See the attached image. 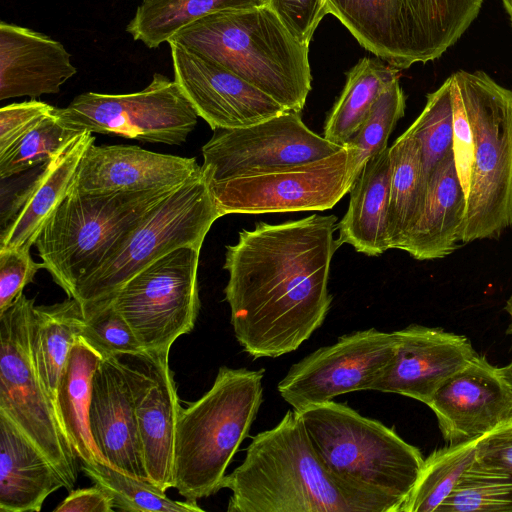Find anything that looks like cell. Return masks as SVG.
<instances>
[{
  "label": "cell",
  "mask_w": 512,
  "mask_h": 512,
  "mask_svg": "<svg viewBox=\"0 0 512 512\" xmlns=\"http://www.w3.org/2000/svg\"><path fill=\"white\" fill-rule=\"evenodd\" d=\"M335 215L280 224L257 222L226 246L224 288L238 343L254 359L293 352L323 324L332 303L328 279L341 246Z\"/></svg>",
  "instance_id": "obj_1"
},
{
  "label": "cell",
  "mask_w": 512,
  "mask_h": 512,
  "mask_svg": "<svg viewBox=\"0 0 512 512\" xmlns=\"http://www.w3.org/2000/svg\"><path fill=\"white\" fill-rule=\"evenodd\" d=\"M228 512H399L396 501L345 485L324 465L298 413L258 433L243 462L224 476Z\"/></svg>",
  "instance_id": "obj_2"
},
{
  "label": "cell",
  "mask_w": 512,
  "mask_h": 512,
  "mask_svg": "<svg viewBox=\"0 0 512 512\" xmlns=\"http://www.w3.org/2000/svg\"><path fill=\"white\" fill-rule=\"evenodd\" d=\"M169 42L219 64L286 110L301 112L311 90L309 45L260 5L204 16Z\"/></svg>",
  "instance_id": "obj_3"
},
{
  "label": "cell",
  "mask_w": 512,
  "mask_h": 512,
  "mask_svg": "<svg viewBox=\"0 0 512 512\" xmlns=\"http://www.w3.org/2000/svg\"><path fill=\"white\" fill-rule=\"evenodd\" d=\"M265 370L221 366L211 388L182 408L174 447V488L188 502L221 489L226 469L262 403Z\"/></svg>",
  "instance_id": "obj_4"
},
{
  "label": "cell",
  "mask_w": 512,
  "mask_h": 512,
  "mask_svg": "<svg viewBox=\"0 0 512 512\" xmlns=\"http://www.w3.org/2000/svg\"><path fill=\"white\" fill-rule=\"evenodd\" d=\"M295 411L333 476L401 507L423 466L418 448L383 423L333 400Z\"/></svg>",
  "instance_id": "obj_5"
},
{
  "label": "cell",
  "mask_w": 512,
  "mask_h": 512,
  "mask_svg": "<svg viewBox=\"0 0 512 512\" xmlns=\"http://www.w3.org/2000/svg\"><path fill=\"white\" fill-rule=\"evenodd\" d=\"M178 187L96 195L68 193L35 242L45 269L73 298L78 284L104 264Z\"/></svg>",
  "instance_id": "obj_6"
},
{
  "label": "cell",
  "mask_w": 512,
  "mask_h": 512,
  "mask_svg": "<svg viewBox=\"0 0 512 512\" xmlns=\"http://www.w3.org/2000/svg\"><path fill=\"white\" fill-rule=\"evenodd\" d=\"M465 105L473 150L461 243L493 239L512 225V90L483 71L451 75Z\"/></svg>",
  "instance_id": "obj_7"
},
{
  "label": "cell",
  "mask_w": 512,
  "mask_h": 512,
  "mask_svg": "<svg viewBox=\"0 0 512 512\" xmlns=\"http://www.w3.org/2000/svg\"><path fill=\"white\" fill-rule=\"evenodd\" d=\"M483 0H326L357 42L397 69L439 58L480 12Z\"/></svg>",
  "instance_id": "obj_8"
},
{
  "label": "cell",
  "mask_w": 512,
  "mask_h": 512,
  "mask_svg": "<svg viewBox=\"0 0 512 512\" xmlns=\"http://www.w3.org/2000/svg\"><path fill=\"white\" fill-rule=\"evenodd\" d=\"M220 217L202 173L161 201L106 262L78 284L73 298L82 305L108 300L130 278L171 251L185 246L201 250Z\"/></svg>",
  "instance_id": "obj_9"
},
{
  "label": "cell",
  "mask_w": 512,
  "mask_h": 512,
  "mask_svg": "<svg viewBox=\"0 0 512 512\" xmlns=\"http://www.w3.org/2000/svg\"><path fill=\"white\" fill-rule=\"evenodd\" d=\"M34 306V299L22 293L0 313V411L46 455L70 491L78 477V457L35 368L31 346Z\"/></svg>",
  "instance_id": "obj_10"
},
{
  "label": "cell",
  "mask_w": 512,
  "mask_h": 512,
  "mask_svg": "<svg viewBox=\"0 0 512 512\" xmlns=\"http://www.w3.org/2000/svg\"><path fill=\"white\" fill-rule=\"evenodd\" d=\"M54 115L77 132L116 135L149 143L180 145L198 115L175 80L155 73L141 91L128 94L86 92Z\"/></svg>",
  "instance_id": "obj_11"
},
{
  "label": "cell",
  "mask_w": 512,
  "mask_h": 512,
  "mask_svg": "<svg viewBox=\"0 0 512 512\" xmlns=\"http://www.w3.org/2000/svg\"><path fill=\"white\" fill-rule=\"evenodd\" d=\"M200 249L180 247L130 278L110 298L147 352H170L190 333L200 310Z\"/></svg>",
  "instance_id": "obj_12"
},
{
  "label": "cell",
  "mask_w": 512,
  "mask_h": 512,
  "mask_svg": "<svg viewBox=\"0 0 512 512\" xmlns=\"http://www.w3.org/2000/svg\"><path fill=\"white\" fill-rule=\"evenodd\" d=\"M342 148L309 129L300 112L285 111L251 126L214 130L202 147L201 167L212 183L307 164Z\"/></svg>",
  "instance_id": "obj_13"
},
{
  "label": "cell",
  "mask_w": 512,
  "mask_h": 512,
  "mask_svg": "<svg viewBox=\"0 0 512 512\" xmlns=\"http://www.w3.org/2000/svg\"><path fill=\"white\" fill-rule=\"evenodd\" d=\"M207 184L224 216L328 210L350 191L353 180L343 147L307 164Z\"/></svg>",
  "instance_id": "obj_14"
},
{
  "label": "cell",
  "mask_w": 512,
  "mask_h": 512,
  "mask_svg": "<svg viewBox=\"0 0 512 512\" xmlns=\"http://www.w3.org/2000/svg\"><path fill=\"white\" fill-rule=\"evenodd\" d=\"M395 350L394 331L369 328L343 335L292 365L277 390L294 410L331 401L338 395L370 390Z\"/></svg>",
  "instance_id": "obj_15"
},
{
  "label": "cell",
  "mask_w": 512,
  "mask_h": 512,
  "mask_svg": "<svg viewBox=\"0 0 512 512\" xmlns=\"http://www.w3.org/2000/svg\"><path fill=\"white\" fill-rule=\"evenodd\" d=\"M168 44L174 80L213 131L251 126L289 111L219 64L175 42Z\"/></svg>",
  "instance_id": "obj_16"
},
{
  "label": "cell",
  "mask_w": 512,
  "mask_h": 512,
  "mask_svg": "<svg viewBox=\"0 0 512 512\" xmlns=\"http://www.w3.org/2000/svg\"><path fill=\"white\" fill-rule=\"evenodd\" d=\"M448 445L480 438L512 420V385L476 355L449 377L427 405Z\"/></svg>",
  "instance_id": "obj_17"
},
{
  "label": "cell",
  "mask_w": 512,
  "mask_h": 512,
  "mask_svg": "<svg viewBox=\"0 0 512 512\" xmlns=\"http://www.w3.org/2000/svg\"><path fill=\"white\" fill-rule=\"evenodd\" d=\"M125 361L131 379L138 433L148 480L174 488V447L182 407L169 352H146Z\"/></svg>",
  "instance_id": "obj_18"
},
{
  "label": "cell",
  "mask_w": 512,
  "mask_h": 512,
  "mask_svg": "<svg viewBox=\"0 0 512 512\" xmlns=\"http://www.w3.org/2000/svg\"><path fill=\"white\" fill-rule=\"evenodd\" d=\"M394 332V357L370 390L428 405L436 390L477 355L468 338L441 328L413 324Z\"/></svg>",
  "instance_id": "obj_19"
},
{
  "label": "cell",
  "mask_w": 512,
  "mask_h": 512,
  "mask_svg": "<svg viewBox=\"0 0 512 512\" xmlns=\"http://www.w3.org/2000/svg\"><path fill=\"white\" fill-rule=\"evenodd\" d=\"M202 174L195 158L152 152L134 145L92 144L69 193L110 194L175 188Z\"/></svg>",
  "instance_id": "obj_20"
},
{
  "label": "cell",
  "mask_w": 512,
  "mask_h": 512,
  "mask_svg": "<svg viewBox=\"0 0 512 512\" xmlns=\"http://www.w3.org/2000/svg\"><path fill=\"white\" fill-rule=\"evenodd\" d=\"M88 423L94 445L105 462L134 477L148 480L132 383L122 357L104 356L101 359L93 375Z\"/></svg>",
  "instance_id": "obj_21"
},
{
  "label": "cell",
  "mask_w": 512,
  "mask_h": 512,
  "mask_svg": "<svg viewBox=\"0 0 512 512\" xmlns=\"http://www.w3.org/2000/svg\"><path fill=\"white\" fill-rule=\"evenodd\" d=\"M76 72L70 53L59 41L26 27L0 23V100L56 94Z\"/></svg>",
  "instance_id": "obj_22"
},
{
  "label": "cell",
  "mask_w": 512,
  "mask_h": 512,
  "mask_svg": "<svg viewBox=\"0 0 512 512\" xmlns=\"http://www.w3.org/2000/svg\"><path fill=\"white\" fill-rule=\"evenodd\" d=\"M90 132H82L57 156L12 205L2 228L0 250H30L45 223L70 191L80 161L94 144Z\"/></svg>",
  "instance_id": "obj_23"
},
{
  "label": "cell",
  "mask_w": 512,
  "mask_h": 512,
  "mask_svg": "<svg viewBox=\"0 0 512 512\" xmlns=\"http://www.w3.org/2000/svg\"><path fill=\"white\" fill-rule=\"evenodd\" d=\"M466 197L453 154L430 173L423 205L399 249L416 260H435L452 254L461 245Z\"/></svg>",
  "instance_id": "obj_24"
},
{
  "label": "cell",
  "mask_w": 512,
  "mask_h": 512,
  "mask_svg": "<svg viewBox=\"0 0 512 512\" xmlns=\"http://www.w3.org/2000/svg\"><path fill=\"white\" fill-rule=\"evenodd\" d=\"M65 483L46 455L0 411V511L39 512Z\"/></svg>",
  "instance_id": "obj_25"
},
{
  "label": "cell",
  "mask_w": 512,
  "mask_h": 512,
  "mask_svg": "<svg viewBox=\"0 0 512 512\" xmlns=\"http://www.w3.org/2000/svg\"><path fill=\"white\" fill-rule=\"evenodd\" d=\"M389 147L369 159L350 188L348 209L337 223L340 245L378 256L389 248L387 213L390 190Z\"/></svg>",
  "instance_id": "obj_26"
},
{
  "label": "cell",
  "mask_w": 512,
  "mask_h": 512,
  "mask_svg": "<svg viewBox=\"0 0 512 512\" xmlns=\"http://www.w3.org/2000/svg\"><path fill=\"white\" fill-rule=\"evenodd\" d=\"M103 355L80 336L61 374L55 401L59 424L76 456L83 462L104 461L89 429L88 410L93 375Z\"/></svg>",
  "instance_id": "obj_27"
},
{
  "label": "cell",
  "mask_w": 512,
  "mask_h": 512,
  "mask_svg": "<svg viewBox=\"0 0 512 512\" xmlns=\"http://www.w3.org/2000/svg\"><path fill=\"white\" fill-rule=\"evenodd\" d=\"M83 308L75 298L34 306L31 317L33 360L54 407L61 374L70 350L80 336Z\"/></svg>",
  "instance_id": "obj_28"
},
{
  "label": "cell",
  "mask_w": 512,
  "mask_h": 512,
  "mask_svg": "<svg viewBox=\"0 0 512 512\" xmlns=\"http://www.w3.org/2000/svg\"><path fill=\"white\" fill-rule=\"evenodd\" d=\"M399 69L379 58H362L347 73L343 90L327 115L324 137L344 147L357 133L378 97L396 80Z\"/></svg>",
  "instance_id": "obj_29"
},
{
  "label": "cell",
  "mask_w": 512,
  "mask_h": 512,
  "mask_svg": "<svg viewBox=\"0 0 512 512\" xmlns=\"http://www.w3.org/2000/svg\"><path fill=\"white\" fill-rule=\"evenodd\" d=\"M390 190L387 213L389 248L399 249L423 205L427 180L418 142L404 132L389 147Z\"/></svg>",
  "instance_id": "obj_30"
},
{
  "label": "cell",
  "mask_w": 512,
  "mask_h": 512,
  "mask_svg": "<svg viewBox=\"0 0 512 512\" xmlns=\"http://www.w3.org/2000/svg\"><path fill=\"white\" fill-rule=\"evenodd\" d=\"M260 5L262 0H142L126 31L134 40L157 48L204 16Z\"/></svg>",
  "instance_id": "obj_31"
},
{
  "label": "cell",
  "mask_w": 512,
  "mask_h": 512,
  "mask_svg": "<svg viewBox=\"0 0 512 512\" xmlns=\"http://www.w3.org/2000/svg\"><path fill=\"white\" fill-rule=\"evenodd\" d=\"M480 438L434 450L424 459L419 476L399 512H436L476 460Z\"/></svg>",
  "instance_id": "obj_32"
},
{
  "label": "cell",
  "mask_w": 512,
  "mask_h": 512,
  "mask_svg": "<svg viewBox=\"0 0 512 512\" xmlns=\"http://www.w3.org/2000/svg\"><path fill=\"white\" fill-rule=\"evenodd\" d=\"M81 470L112 498L115 510L126 512H202L197 502L175 501L148 480L127 474L105 461L83 462Z\"/></svg>",
  "instance_id": "obj_33"
},
{
  "label": "cell",
  "mask_w": 512,
  "mask_h": 512,
  "mask_svg": "<svg viewBox=\"0 0 512 512\" xmlns=\"http://www.w3.org/2000/svg\"><path fill=\"white\" fill-rule=\"evenodd\" d=\"M512 512V476L475 460L436 512Z\"/></svg>",
  "instance_id": "obj_34"
},
{
  "label": "cell",
  "mask_w": 512,
  "mask_h": 512,
  "mask_svg": "<svg viewBox=\"0 0 512 512\" xmlns=\"http://www.w3.org/2000/svg\"><path fill=\"white\" fill-rule=\"evenodd\" d=\"M404 113L405 95L398 79L378 97L357 133L344 146L353 183L366 162L388 148V139Z\"/></svg>",
  "instance_id": "obj_35"
},
{
  "label": "cell",
  "mask_w": 512,
  "mask_h": 512,
  "mask_svg": "<svg viewBox=\"0 0 512 512\" xmlns=\"http://www.w3.org/2000/svg\"><path fill=\"white\" fill-rule=\"evenodd\" d=\"M419 144L426 180L431 171L453 154V103L450 76L427 95L424 109L405 131Z\"/></svg>",
  "instance_id": "obj_36"
},
{
  "label": "cell",
  "mask_w": 512,
  "mask_h": 512,
  "mask_svg": "<svg viewBox=\"0 0 512 512\" xmlns=\"http://www.w3.org/2000/svg\"><path fill=\"white\" fill-rule=\"evenodd\" d=\"M79 134L80 132L64 127L54 113L46 117L8 150L0 154L1 179L47 163Z\"/></svg>",
  "instance_id": "obj_37"
},
{
  "label": "cell",
  "mask_w": 512,
  "mask_h": 512,
  "mask_svg": "<svg viewBox=\"0 0 512 512\" xmlns=\"http://www.w3.org/2000/svg\"><path fill=\"white\" fill-rule=\"evenodd\" d=\"M82 308L80 337L103 357L138 356L147 352L111 299L82 305Z\"/></svg>",
  "instance_id": "obj_38"
},
{
  "label": "cell",
  "mask_w": 512,
  "mask_h": 512,
  "mask_svg": "<svg viewBox=\"0 0 512 512\" xmlns=\"http://www.w3.org/2000/svg\"><path fill=\"white\" fill-rule=\"evenodd\" d=\"M262 5L273 11L288 31L306 45L328 14L326 0H262Z\"/></svg>",
  "instance_id": "obj_39"
},
{
  "label": "cell",
  "mask_w": 512,
  "mask_h": 512,
  "mask_svg": "<svg viewBox=\"0 0 512 512\" xmlns=\"http://www.w3.org/2000/svg\"><path fill=\"white\" fill-rule=\"evenodd\" d=\"M44 263L33 260L30 250H0V313L5 311L33 282Z\"/></svg>",
  "instance_id": "obj_40"
},
{
  "label": "cell",
  "mask_w": 512,
  "mask_h": 512,
  "mask_svg": "<svg viewBox=\"0 0 512 512\" xmlns=\"http://www.w3.org/2000/svg\"><path fill=\"white\" fill-rule=\"evenodd\" d=\"M55 109L38 100L3 106L0 109V154L8 150L39 122L52 115Z\"/></svg>",
  "instance_id": "obj_41"
},
{
  "label": "cell",
  "mask_w": 512,
  "mask_h": 512,
  "mask_svg": "<svg viewBox=\"0 0 512 512\" xmlns=\"http://www.w3.org/2000/svg\"><path fill=\"white\" fill-rule=\"evenodd\" d=\"M450 78L453 103V157L459 180L465 197H467L471 174L473 132L463 100L451 76Z\"/></svg>",
  "instance_id": "obj_42"
},
{
  "label": "cell",
  "mask_w": 512,
  "mask_h": 512,
  "mask_svg": "<svg viewBox=\"0 0 512 512\" xmlns=\"http://www.w3.org/2000/svg\"><path fill=\"white\" fill-rule=\"evenodd\" d=\"M476 459L512 476V420L480 438Z\"/></svg>",
  "instance_id": "obj_43"
},
{
  "label": "cell",
  "mask_w": 512,
  "mask_h": 512,
  "mask_svg": "<svg viewBox=\"0 0 512 512\" xmlns=\"http://www.w3.org/2000/svg\"><path fill=\"white\" fill-rule=\"evenodd\" d=\"M110 495L97 484L88 488L70 490L68 496L54 509L55 512H112Z\"/></svg>",
  "instance_id": "obj_44"
},
{
  "label": "cell",
  "mask_w": 512,
  "mask_h": 512,
  "mask_svg": "<svg viewBox=\"0 0 512 512\" xmlns=\"http://www.w3.org/2000/svg\"><path fill=\"white\" fill-rule=\"evenodd\" d=\"M504 310L506 311V313L508 314V317H509L507 334L510 335V337L512 339V293L505 303Z\"/></svg>",
  "instance_id": "obj_45"
},
{
  "label": "cell",
  "mask_w": 512,
  "mask_h": 512,
  "mask_svg": "<svg viewBox=\"0 0 512 512\" xmlns=\"http://www.w3.org/2000/svg\"><path fill=\"white\" fill-rule=\"evenodd\" d=\"M501 371H502L503 375L507 378V380L512 385V359L507 365H505L504 367H501Z\"/></svg>",
  "instance_id": "obj_46"
},
{
  "label": "cell",
  "mask_w": 512,
  "mask_h": 512,
  "mask_svg": "<svg viewBox=\"0 0 512 512\" xmlns=\"http://www.w3.org/2000/svg\"><path fill=\"white\" fill-rule=\"evenodd\" d=\"M502 2L504 5V8L506 9V11L510 17V21H511V25H512V0H502Z\"/></svg>",
  "instance_id": "obj_47"
}]
</instances>
